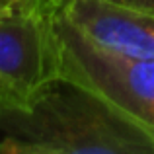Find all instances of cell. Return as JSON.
<instances>
[{
    "instance_id": "obj_5",
    "label": "cell",
    "mask_w": 154,
    "mask_h": 154,
    "mask_svg": "<svg viewBox=\"0 0 154 154\" xmlns=\"http://www.w3.org/2000/svg\"><path fill=\"white\" fill-rule=\"evenodd\" d=\"M12 2H14V14L55 18L60 12L64 0H12Z\"/></svg>"
},
{
    "instance_id": "obj_7",
    "label": "cell",
    "mask_w": 154,
    "mask_h": 154,
    "mask_svg": "<svg viewBox=\"0 0 154 154\" xmlns=\"http://www.w3.org/2000/svg\"><path fill=\"white\" fill-rule=\"evenodd\" d=\"M14 14V2L12 0H0V18Z\"/></svg>"
},
{
    "instance_id": "obj_2",
    "label": "cell",
    "mask_w": 154,
    "mask_h": 154,
    "mask_svg": "<svg viewBox=\"0 0 154 154\" xmlns=\"http://www.w3.org/2000/svg\"><path fill=\"white\" fill-rule=\"evenodd\" d=\"M60 76L80 82L154 140V59L102 49L57 14Z\"/></svg>"
},
{
    "instance_id": "obj_1",
    "label": "cell",
    "mask_w": 154,
    "mask_h": 154,
    "mask_svg": "<svg viewBox=\"0 0 154 154\" xmlns=\"http://www.w3.org/2000/svg\"><path fill=\"white\" fill-rule=\"evenodd\" d=\"M2 154H154V140L96 92L59 76L26 107L0 109Z\"/></svg>"
},
{
    "instance_id": "obj_6",
    "label": "cell",
    "mask_w": 154,
    "mask_h": 154,
    "mask_svg": "<svg viewBox=\"0 0 154 154\" xmlns=\"http://www.w3.org/2000/svg\"><path fill=\"white\" fill-rule=\"evenodd\" d=\"M111 2L123 4V6L135 8V10L148 12V14H154V0H111Z\"/></svg>"
},
{
    "instance_id": "obj_4",
    "label": "cell",
    "mask_w": 154,
    "mask_h": 154,
    "mask_svg": "<svg viewBox=\"0 0 154 154\" xmlns=\"http://www.w3.org/2000/svg\"><path fill=\"white\" fill-rule=\"evenodd\" d=\"M60 14L102 49L154 59V14L111 0H64Z\"/></svg>"
},
{
    "instance_id": "obj_3",
    "label": "cell",
    "mask_w": 154,
    "mask_h": 154,
    "mask_svg": "<svg viewBox=\"0 0 154 154\" xmlns=\"http://www.w3.org/2000/svg\"><path fill=\"white\" fill-rule=\"evenodd\" d=\"M55 18L29 14L0 18V109L26 107L60 76Z\"/></svg>"
}]
</instances>
